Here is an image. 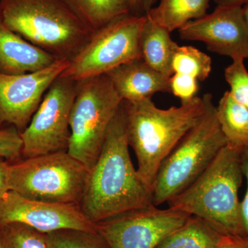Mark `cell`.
Returning <instances> with one entry per match:
<instances>
[{"mask_svg": "<svg viewBox=\"0 0 248 248\" xmlns=\"http://www.w3.org/2000/svg\"><path fill=\"white\" fill-rule=\"evenodd\" d=\"M241 166L247 187L244 199L241 201V215L245 232L248 238V148H244L241 152Z\"/></svg>", "mask_w": 248, "mask_h": 248, "instance_id": "4316f807", "label": "cell"}, {"mask_svg": "<svg viewBox=\"0 0 248 248\" xmlns=\"http://www.w3.org/2000/svg\"><path fill=\"white\" fill-rule=\"evenodd\" d=\"M140 45L141 59L147 64L167 78L172 76V58L179 45L171 38L169 31L146 16Z\"/></svg>", "mask_w": 248, "mask_h": 248, "instance_id": "2e32d148", "label": "cell"}, {"mask_svg": "<svg viewBox=\"0 0 248 248\" xmlns=\"http://www.w3.org/2000/svg\"><path fill=\"white\" fill-rule=\"evenodd\" d=\"M210 0H161L146 13L147 17L170 32L207 14Z\"/></svg>", "mask_w": 248, "mask_h": 248, "instance_id": "ac0fdd59", "label": "cell"}, {"mask_svg": "<svg viewBox=\"0 0 248 248\" xmlns=\"http://www.w3.org/2000/svg\"><path fill=\"white\" fill-rule=\"evenodd\" d=\"M21 133L13 125L0 127V157L11 164L22 159Z\"/></svg>", "mask_w": 248, "mask_h": 248, "instance_id": "d4e9b609", "label": "cell"}, {"mask_svg": "<svg viewBox=\"0 0 248 248\" xmlns=\"http://www.w3.org/2000/svg\"><path fill=\"white\" fill-rule=\"evenodd\" d=\"M226 236L202 218L190 216L155 248H217Z\"/></svg>", "mask_w": 248, "mask_h": 248, "instance_id": "e0dca14e", "label": "cell"}, {"mask_svg": "<svg viewBox=\"0 0 248 248\" xmlns=\"http://www.w3.org/2000/svg\"><path fill=\"white\" fill-rule=\"evenodd\" d=\"M11 163L0 157V199L10 190L9 184V170Z\"/></svg>", "mask_w": 248, "mask_h": 248, "instance_id": "83f0119b", "label": "cell"}, {"mask_svg": "<svg viewBox=\"0 0 248 248\" xmlns=\"http://www.w3.org/2000/svg\"><path fill=\"white\" fill-rule=\"evenodd\" d=\"M89 173L68 152H56L10 164L9 189L29 200L79 205Z\"/></svg>", "mask_w": 248, "mask_h": 248, "instance_id": "8992f818", "label": "cell"}, {"mask_svg": "<svg viewBox=\"0 0 248 248\" xmlns=\"http://www.w3.org/2000/svg\"><path fill=\"white\" fill-rule=\"evenodd\" d=\"M170 93L181 99L182 104L190 102L198 92L197 79L186 75L174 73L170 78Z\"/></svg>", "mask_w": 248, "mask_h": 248, "instance_id": "484cf974", "label": "cell"}, {"mask_svg": "<svg viewBox=\"0 0 248 248\" xmlns=\"http://www.w3.org/2000/svg\"><path fill=\"white\" fill-rule=\"evenodd\" d=\"M146 19V15H126L94 31L60 76L83 81L141 58L140 35Z\"/></svg>", "mask_w": 248, "mask_h": 248, "instance_id": "ba28073f", "label": "cell"}, {"mask_svg": "<svg viewBox=\"0 0 248 248\" xmlns=\"http://www.w3.org/2000/svg\"><path fill=\"white\" fill-rule=\"evenodd\" d=\"M248 0H215L217 6H243Z\"/></svg>", "mask_w": 248, "mask_h": 248, "instance_id": "f546056e", "label": "cell"}, {"mask_svg": "<svg viewBox=\"0 0 248 248\" xmlns=\"http://www.w3.org/2000/svg\"><path fill=\"white\" fill-rule=\"evenodd\" d=\"M122 102L107 75L78 81L67 152L89 170L97 162Z\"/></svg>", "mask_w": 248, "mask_h": 248, "instance_id": "52a82bcc", "label": "cell"}, {"mask_svg": "<svg viewBox=\"0 0 248 248\" xmlns=\"http://www.w3.org/2000/svg\"><path fill=\"white\" fill-rule=\"evenodd\" d=\"M155 0H141L142 12L143 14H146L148 11L153 7Z\"/></svg>", "mask_w": 248, "mask_h": 248, "instance_id": "1f68e13d", "label": "cell"}, {"mask_svg": "<svg viewBox=\"0 0 248 248\" xmlns=\"http://www.w3.org/2000/svg\"><path fill=\"white\" fill-rule=\"evenodd\" d=\"M77 89L78 81L60 76L50 85L27 128L21 133L22 159L68 151Z\"/></svg>", "mask_w": 248, "mask_h": 248, "instance_id": "9c48e42d", "label": "cell"}, {"mask_svg": "<svg viewBox=\"0 0 248 248\" xmlns=\"http://www.w3.org/2000/svg\"><path fill=\"white\" fill-rule=\"evenodd\" d=\"M0 248H1V246H0Z\"/></svg>", "mask_w": 248, "mask_h": 248, "instance_id": "836d02e7", "label": "cell"}, {"mask_svg": "<svg viewBox=\"0 0 248 248\" xmlns=\"http://www.w3.org/2000/svg\"><path fill=\"white\" fill-rule=\"evenodd\" d=\"M172 68L173 74L186 75L203 81L211 73V58L195 47L179 46L173 56Z\"/></svg>", "mask_w": 248, "mask_h": 248, "instance_id": "44dd1931", "label": "cell"}, {"mask_svg": "<svg viewBox=\"0 0 248 248\" xmlns=\"http://www.w3.org/2000/svg\"><path fill=\"white\" fill-rule=\"evenodd\" d=\"M204 111L161 163L153 186V202L159 206L187 188L205 170L228 140L222 132L213 95L203 96Z\"/></svg>", "mask_w": 248, "mask_h": 248, "instance_id": "5b68a950", "label": "cell"}, {"mask_svg": "<svg viewBox=\"0 0 248 248\" xmlns=\"http://www.w3.org/2000/svg\"><path fill=\"white\" fill-rule=\"evenodd\" d=\"M1 248H48L45 234L19 223L0 226Z\"/></svg>", "mask_w": 248, "mask_h": 248, "instance_id": "603a6c76", "label": "cell"}, {"mask_svg": "<svg viewBox=\"0 0 248 248\" xmlns=\"http://www.w3.org/2000/svg\"><path fill=\"white\" fill-rule=\"evenodd\" d=\"M93 31L117 18L133 14L130 0H68Z\"/></svg>", "mask_w": 248, "mask_h": 248, "instance_id": "ffe728a7", "label": "cell"}, {"mask_svg": "<svg viewBox=\"0 0 248 248\" xmlns=\"http://www.w3.org/2000/svg\"><path fill=\"white\" fill-rule=\"evenodd\" d=\"M181 39L200 41L220 55L248 58V27L243 6H217L212 14L190 21L179 30Z\"/></svg>", "mask_w": 248, "mask_h": 248, "instance_id": "4fadbf2b", "label": "cell"}, {"mask_svg": "<svg viewBox=\"0 0 248 248\" xmlns=\"http://www.w3.org/2000/svg\"><path fill=\"white\" fill-rule=\"evenodd\" d=\"M19 223L46 234L62 229L96 231L79 205L29 200L9 190L0 199V226Z\"/></svg>", "mask_w": 248, "mask_h": 248, "instance_id": "7c38bea8", "label": "cell"}, {"mask_svg": "<svg viewBox=\"0 0 248 248\" xmlns=\"http://www.w3.org/2000/svg\"><path fill=\"white\" fill-rule=\"evenodd\" d=\"M243 12H244L245 20H246V24H247L248 27V0L247 2L244 4V7H243Z\"/></svg>", "mask_w": 248, "mask_h": 248, "instance_id": "d6a6232c", "label": "cell"}, {"mask_svg": "<svg viewBox=\"0 0 248 248\" xmlns=\"http://www.w3.org/2000/svg\"><path fill=\"white\" fill-rule=\"evenodd\" d=\"M123 106L129 146L138 160L137 170L152 190L161 163L203 115V97L169 109L159 108L152 99L123 100Z\"/></svg>", "mask_w": 248, "mask_h": 248, "instance_id": "3957f363", "label": "cell"}, {"mask_svg": "<svg viewBox=\"0 0 248 248\" xmlns=\"http://www.w3.org/2000/svg\"><path fill=\"white\" fill-rule=\"evenodd\" d=\"M119 95L126 102L152 99L157 93H170V78L147 64L141 58L116 67L107 73Z\"/></svg>", "mask_w": 248, "mask_h": 248, "instance_id": "5bb4252c", "label": "cell"}, {"mask_svg": "<svg viewBox=\"0 0 248 248\" xmlns=\"http://www.w3.org/2000/svg\"><path fill=\"white\" fill-rule=\"evenodd\" d=\"M190 216L153 204L103 220L95 226L110 248H155Z\"/></svg>", "mask_w": 248, "mask_h": 248, "instance_id": "30bf717a", "label": "cell"}, {"mask_svg": "<svg viewBox=\"0 0 248 248\" xmlns=\"http://www.w3.org/2000/svg\"><path fill=\"white\" fill-rule=\"evenodd\" d=\"M242 151L227 143L195 182L168 202L169 208L199 217L226 236L247 237L239 197Z\"/></svg>", "mask_w": 248, "mask_h": 248, "instance_id": "7a4b0ae2", "label": "cell"}, {"mask_svg": "<svg viewBox=\"0 0 248 248\" xmlns=\"http://www.w3.org/2000/svg\"><path fill=\"white\" fill-rule=\"evenodd\" d=\"M245 59L235 58L225 70V78L231 87L230 93L233 98L248 109V71Z\"/></svg>", "mask_w": 248, "mask_h": 248, "instance_id": "cb8c5ba5", "label": "cell"}, {"mask_svg": "<svg viewBox=\"0 0 248 248\" xmlns=\"http://www.w3.org/2000/svg\"><path fill=\"white\" fill-rule=\"evenodd\" d=\"M217 115L228 143L241 150L248 148V109L226 91L222 96Z\"/></svg>", "mask_w": 248, "mask_h": 248, "instance_id": "d6986e66", "label": "cell"}, {"mask_svg": "<svg viewBox=\"0 0 248 248\" xmlns=\"http://www.w3.org/2000/svg\"><path fill=\"white\" fill-rule=\"evenodd\" d=\"M0 15L11 31L58 60H72L94 32L68 0H0Z\"/></svg>", "mask_w": 248, "mask_h": 248, "instance_id": "277c9868", "label": "cell"}, {"mask_svg": "<svg viewBox=\"0 0 248 248\" xmlns=\"http://www.w3.org/2000/svg\"><path fill=\"white\" fill-rule=\"evenodd\" d=\"M129 147L122 102L110 124L97 162L90 170L79 203L85 216L94 224L153 204V192L134 166Z\"/></svg>", "mask_w": 248, "mask_h": 248, "instance_id": "6da1fadb", "label": "cell"}, {"mask_svg": "<svg viewBox=\"0 0 248 248\" xmlns=\"http://www.w3.org/2000/svg\"><path fill=\"white\" fill-rule=\"evenodd\" d=\"M132 13L134 15H144L142 12L141 0H130Z\"/></svg>", "mask_w": 248, "mask_h": 248, "instance_id": "4dcf8cb0", "label": "cell"}, {"mask_svg": "<svg viewBox=\"0 0 248 248\" xmlns=\"http://www.w3.org/2000/svg\"><path fill=\"white\" fill-rule=\"evenodd\" d=\"M48 248H110L97 231L62 229L45 234Z\"/></svg>", "mask_w": 248, "mask_h": 248, "instance_id": "7402d4cb", "label": "cell"}, {"mask_svg": "<svg viewBox=\"0 0 248 248\" xmlns=\"http://www.w3.org/2000/svg\"><path fill=\"white\" fill-rule=\"evenodd\" d=\"M217 248H248V238L228 236Z\"/></svg>", "mask_w": 248, "mask_h": 248, "instance_id": "f1b7e54d", "label": "cell"}, {"mask_svg": "<svg viewBox=\"0 0 248 248\" xmlns=\"http://www.w3.org/2000/svg\"><path fill=\"white\" fill-rule=\"evenodd\" d=\"M57 60L11 31L0 15V73L9 76L35 73Z\"/></svg>", "mask_w": 248, "mask_h": 248, "instance_id": "9a60e30c", "label": "cell"}, {"mask_svg": "<svg viewBox=\"0 0 248 248\" xmlns=\"http://www.w3.org/2000/svg\"><path fill=\"white\" fill-rule=\"evenodd\" d=\"M69 63V60L60 59L35 73L19 76L0 73V127L13 125L22 133L50 85Z\"/></svg>", "mask_w": 248, "mask_h": 248, "instance_id": "8fae6325", "label": "cell"}]
</instances>
